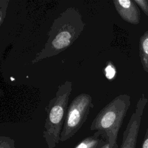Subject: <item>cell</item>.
<instances>
[{"label":"cell","instance_id":"7","mask_svg":"<svg viewBox=\"0 0 148 148\" xmlns=\"http://www.w3.org/2000/svg\"><path fill=\"white\" fill-rule=\"evenodd\" d=\"M107 142L103 133L97 131L93 135L83 139L73 148H102Z\"/></svg>","mask_w":148,"mask_h":148},{"label":"cell","instance_id":"2","mask_svg":"<svg viewBox=\"0 0 148 148\" xmlns=\"http://www.w3.org/2000/svg\"><path fill=\"white\" fill-rule=\"evenodd\" d=\"M72 90V82L66 80L60 84L57 87L55 96L45 107L46 117L43 137L48 148H56L60 141Z\"/></svg>","mask_w":148,"mask_h":148},{"label":"cell","instance_id":"3","mask_svg":"<svg viewBox=\"0 0 148 148\" xmlns=\"http://www.w3.org/2000/svg\"><path fill=\"white\" fill-rule=\"evenodd\" d=\"M131 105V97L120 94L105 106L92 120L91 131L102 132L112 147L117 145V139L123 120Z\"/></svg>","mask_w":148,"mask_h":148},{"label":"cell","instance_id":"14","mask_svg":"<svg viewBox=\"0 0 148 148\" xmlns=\"http://www.w3.org/2000/svg\"><path fill=\"white\" fill-rule=\"evenodd\" d=\"M102 148H118V145H116V146H114V147H112L111 145H110V143H109L108 142H107L102 147Z\"/></svg>","mask_w":148,"mask_h":148},{"label":"cell","instance_id":"1","mask_svg":"<svg viewBox=\"0 0 148 148\" xmlns=\"http://www.w3.org/2000/svg\"><path fill=\"white\" fill-rule=\"evenodd\" d=\"M86 26L79 10L67 8L52 23L43 47L32 61L35 64L45 58L57 56L70 47L80 36Z\"/></svg>","mask_w":148,"mask_h":148},{"label":"cell","instance_id":"12","mask_svg":"<svg viewBox=\"0 0 148 148\" xmlns=\"http://www.w3.org/2000/svg\"><path fill=\"white\" fill-rule=\"evenodd\" d=\"M136 4L148 17V0H134Z\"/></svg>","mask_w":148,"mask_h":148},{"label":"cell","instance_id":"4","mask_svg":"<svg viewBox=\"0 0 148 148\" xmlns=\"http://www.w3.org/2000/svg\"><path fill=\"white\" fill-rule=\"evenodd\" d=\"M94 106L91 96L86 93L79 94L71 101L61 134V142L71 138L81 128Z\"/></svg>","mask_w":148,"mask_h":148},{"label":"cell","instance_id":"5","mask_svg":"<svg viewBox=\"0 0 148 148\" xmlns=\"http://www.w3.org/2000/svg\"><path fill=\"white\" fill-rule=\"evenodd\" d=\"M147 101V98L145 97L144 94H142L136 103L135 112L132 114L123 132L122 143L120 148H136L142 116Z\"/></svg>","mask_w":148,"mask_h":148},{"label":"cell","instance_id":"6","mask_svg":"<svg viewBox=\"0 0 148 148\" xmlns=\"http://www.w3.org/2000/svg\"><path fill=\"white\" fill-rule=\"evenodd\" d=\"M113 2L116 11L123 20L135 25L139 23L140 13L134 1L113 0Z\"/></svg>","mask_w":148,"mask_h":148},{"label":"cell","instance_id":"11","mask_svg":"<svg viewBox=\"0 0 148 148\" xmlns=\"http://www.w3.org/2000/svg\"><path fill=\"white\" fill-rule=\"evenodd\" d=\"M9 1L8 0H1L0 1V25H1L3 22V20L6 16V13L7 7Z\"/></svg>","mask_w":148,"mask_h":148},{"label":"cell","instance_id":"10","mask_svg":"<svg viewBox=\"0 0 148 148\" xmlns=\"http://www.w3.org/2000/svg\"><path fill=\"white\" fill-rule=\"evenodd\" d=\"M0 148H15L14 140L9 136H0Z\"/></svg>","mask_w":148,"mask_h":148},{"label":"cell","instance_id":"9","mask_svg":"<svg viewBox=\"0 0 148 148\" xmlns=\"http://www.w3.org/2000/svg\"><path fill=\"white\" fill-rule=\"evenodd\" d=\"M103 71L105 77L110 81L114 80L116 76V68L113 63L110 61L106 62Z\"/></svg>","mask_w":148,"mask_h":148},{"label":"cell","instance_id":"8","mask_svg":"<svg viewBox=\"0 0 148 148\" xmlns=\"http://www.w3.org/2000/svg\"><path fill=\"white\" fill-rule=\"evenodd\" d=\"M139 57L143 70L148 73V30L140 37L139 42Z\"/></svg>","mask_w":148,"mask_h":148},{"label":"cell","instance_id":"13","mask_svg":"<svg viewBox=\"0 0 148 148\" xmlns=\"http://www.w3.org/2000/svg\"><path fill=\"white\" fill-rule=\"evenodd\" d=\"M141 148H148V127L147 128Z\"/></svg>","mask_w":148,"mask_h":148}]
</instances>
